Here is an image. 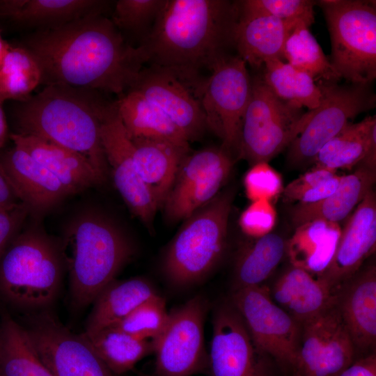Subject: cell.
I'll use <instances>...</instances> for the list:
<instances>
[{
	"instance_id": "23",
	"label": "cell",
	"mask_w": 376,
	"mask_h": 376,
	"mask_svg": "<svg viewBox=\"0 0 376 376\" xmlns=\"http://www.w3.org/2000/svg\"><path fill=\"white\" fill-rule=\"evenodd\" d=\"M10 137L15 146L49 171L68 195L103 182L89 162L72 150L31 135L15 133Z\"/></svg>"
},
{
	"instance_id": "6",
	"label": "cell",
	"mask_w": 376,
	"mask_h": 376,
	"mask_svg": "<svg viewBox=\"0 0 376 376\" xmlns=\"http://www.w3.org/2000/svg\"><path fill=\"white\" fill-rule=\"evenodd\" d=\"M233 194L230 190L219 192L184 220L163 260L172 283L183 286L198 282L219 263L227 245Z\"/></svg>"
},
{
	"instance_id": "42",
	"label": "cell",
	"mask_w": 376,
	"mask_h": 376,
	"mask_svg": "<svg viewBox=\"0 0 376 376\" xmlns=\"http://www.w3.org/2000/svg\"><path fill=\"white\" fill-rule=\"evenodd\" d=\"M246 195L253 202L272 201L283 191L281 175L268 162L252 165L244 178Z\"/></svg>"
},
{
	"instance_id": "34",
	"label": "cell",
	"mask_w": 376,
	"mask_h": 376,
	"mask_svg": "<svg viewBox=\"0 0 376 376\" xmlns=\"http://www.w3.org/2000/svg\"><path fill=\"white\" fill-rule=\"evenodd\" d=\"M85 336L116 376L132 370L140 360L154 352L155 347V342L134 336L113 326Z\"/></svg>"
},
{
	"instance_id": "4",
	"label": "cell",
	"mask_w": 376,
	"mask_h": 376,
	"mask_svg": "<svg viewBox=\"0 0 376 376\" xmlns=\"http://www.w3.org/2000/svg\"><path fill=\"white\" fill-rule=\"evenodd\" d=\"M69 272L73 305L84 308L113 280L133 254L123 233L93 213L77 217L67 229L61 248Z\"/></svg>"
},
{
	"instance_id": "19",
	"label": "cell",
	"mask_w": 376,
	"mask_h": 376,
	"mask_svg": "<svg viewBox=\"0 0 376 376\" xmlns=\"http://www.w3.org/2000/svg\"><path fill=\"white\" fill-rule=\"evenodd\" d=\"M334 302L353 343L357 358L375 353L376 267H361L334 290Z\"/></svg>"
},
{
	"instance_id": "31",
	"label": "cell",
	"mask_w": 376,
	"mask_h": 376,
	"mask_svg": "<svg viewBox=\"0 0 376 376\" xmlns=\"http://www.w3.org/2000/svg\"><path fill=\"white\" fill-rule=\"evenodd\" d=\"M286 245L274 233L244 242L235 258L233 290L264 285L286 256Z\"/></svg>"
},
{
	"instance_id": "39",
	"label": "cell",
	"mask_w": 376,
	"mask_h": 376,
	"mask_svg": "<svg viewBox=\"0 0 376 376\" xmlns=\"http://www.w3.org/2000/svg\"><path fill=\"white\" fill-rule=\"evenodd\" d=\"M169 319L166 302L159 295L148 299L123 320L112 325L131 335L156 343Z\"/></svg>"
},
{
	"instance_id": "45",
	"label": "cell",
	"mask_w": 376,
	"mask_h": 376,
	"mask_svg": "<svg viewBox=\"0 0 376 376\" xmlns=\"http://www.w3.org/2000/svg\"><path fill=\"white\" fill-rule=\"evenodd\" d=\"M336 376H376V353L357 359Z\"/></svg>"
},
{
	"instance_id": "24",
	"label": "cell",
	"mask_w": 376,
	"mask_h": 376,
	"mask_svg": "<svg viewBox=\"0 0 376 376\" xmlns=\"http://www.w3.org/2000/svg\"><path fill=\"white\" fill-rule=\"evenodd\" d=\"M268 290L272 300L301 324L334 301V292L321 279L292 265Z\"/></svg>"
},
{
	"instance_id": "1",
	"label": "cell",
	"mask_w": 376,
	"mask_h": 376,
	"mask_svg": "<svg viewBox=\"0 0 376 376\" xmlns=\"http://www.w3.org/2000/svg\"><path fill=\"white\" fill-rule=\"evenodd\" d=\"M38 61L45 86L122 96L136 81L146 63L104 13H94L54 28L37 30L25 45Z\"/></svg>"
},
{
	"instance_id": "43",
	"label": "cell",
	"mask_w": 376,
	"mask_h": 376,
	"mask_svg": "<svg viewBox=\"0 0 376 376\" xmlns=\"http://www.w3.org/2000/svg\"><path fill=\"white\" fill-rule=\"evenodd\" d=\"M276 212L271 201H253L242 214L240 224L242 231L251 238L272 233Z\"/></svg>"
},
{
	"instance_id": "11",
	"label": "cell",
	"mask_w": 376,
	"mask_h": 376,
	"mask_svg": "<svg viewBox=\"0 0 376 376\" xmlns=\"http://www.w3.org/2000/svg\"><path fill=\"white\" fill-rule=\"evenodd\" d=\"M229 301L241 315L259 351L290 375L299 347L301 324L272 300L265 284L233 290Z\"/></svg>"
},
{
	"instance_id": "5",
	"label": "cell",
	"mask_w": 376,
	"mask_h": 376,
	"mask_svg": "<svg viewBox=\"0 0 376 376\" xmlns=\"http://www.w3.org/2000/svg\"><path fill=\"white\" fill-rule=\"evenodd\" d=\"M61 253L43 233H18L0 255V294L22 309L47 307L61 281Z\"/></svg>"
},
{
	"instance_id": "16",
	"label": "cell",
	"mask_w": 376,
	"mask_h": 376,
	"mask_svg": "<svg viewBox=\"0 0 376 376\" xmlns=\"http://www.w3.org/2000/svg\"><path fill=\"white\" fill-rule=\"evenodd\" d=\"M212 322L210 376H273V361L256 347L229 300L217 308Z\"/></svg>"
},
{
	"instance_id": "7",
	"label": "cell",
	"mask_w": 376,
	"mask_h": 376,
	"mask_svg": "<svg viewBox=\"0 0 376 376\" xmlns=\"http://www.w3.org/2000/svg\"><path fill=\"white\" fill-rule=\"evenodd\" d=\"M331 44L329 59L347 83L372 84L376 77V3L320 0Z\"/></svg>"
},
{
	"instance_id": "30",
	"label": "cell",
	"mask_w": 376,
	"mask_h": 376,
	"mask_svg": "<svg viewBox=\"0 0 376 376\" xmlns=\"http://www.w3.org/2000/svg\"><path fill=\"white\" fill-rule=\"evenodd\" d=\"M116 103L130 139H160L189 148L187 137L170 118L136 91H127Z\"/></svg>"
},
{
	"instance_id": "40",
	"label": "cell",
	"mask_w": 376,
	"mask_h": 376,
	"mask_svg": "<svg viewBox=\"0 0 376 376\" xmlns=\"http://www.w3.org/2000/svg\"><path fill=\"white\" fill-rule=\"evenodd\" d=\"M340 178L336 171L314 166L283 189V200L297 204L319 202L336 190Z\"/></svg>"
},
{
	"instance_id": "28",
	"label": "cell",
	"mask_w": 376,
	"mask_h": 376,
	"mask_svg": "<svg viewBox=\"0 0 376 376\" xmlns=\"http://www.w3.org/2000/svg\"><path fill=\"white\" fill-rule=\"evenodd\" d=\"M341 228L338 223L315 220L296 227L287 240L286 256L290 265L315 277L329 267L335 253Z\"/></svg>"
},
{
	"instance_id": "9",
	"label": "cell",
	"mask_w": 376,
	"mask_h": 376,
	"mask_svg": "<svg viewBox=\"0 0 376 376\" xmlns=\"http://www.w3.org/2000/svg\"><path fill=\"white\" fill-rule=\"evenodd\" d=\"M252 90L246 63L228 55L212 70L195 91L207 128L222 140L221 148L238 158L242 121Z\"/></svg>"
},
{
	"instance_id": "20",
	"label": "cell",
	"mask_w": 376,
	"mask_h": 376,
	"mask_svg": "<svg viewBox=\"0 0 376 376\" xmlns=\"http://www.w3.org/2000/svg\"><path fill=\"white\" fill-rule=\"evenodd\" d=\"M375 246L376 196L372 189L349 216L329 267L318 278L334 292L362 267Z\"/></svg>"
},
{
	"instance_id": "44",
	"label": "cell",
	"mask_w": 376,
	"mask_h": 376,
	"mask_svg": "<svg viewBox=\"0 0 376 376\" xmlns=\"http://www.w3.org/2000/svg\"><path fill=\"white\" fill-rule=\"evenodd\" d=\"M30 212V208L22 202L0 207V255L18 234Z\"/></svg>"
},
{
	"instance_id": "46",
	"label": "cell",
	"mask_w": 376,
	"mask_h": 376,
	"mask_svg": "<svg viewBox=\"0 0 376 376\" xmlns=\"http://www.w3.org/2000/svg\"><path fill=\"white\" fill-rule=\"evenodd\" d=\"M21 202L6 175L0 164V207H8Z\"/></svg>"
},
{
	"instance_id": "2",
	"label": "cell",
	"mask_w": 376,
	"mask_h": 376,
	"mask_svg": "<svg viewBox=\"0 0 376 376\" xmlns=\"http://www.w3.org/2000/svg\"><path fill=\"white\" fill-rule=\"evenodd\" d=\"M238 1L166 0L152 29L139 46L146 63L165 70L194 93L234 48Z\"/></svg>"
},
{
	"instance_id": "36",
	"label": "cell",
	"mask_w": 376,
	"mask_h": 376,
	"mask_svg": "<svg viewBox=\"0 0 376 376\" xmlns=\"http://www.w3.org/2000/svg\"><path fill=\"white\" fill-rule=\"evenodd\" d=\"M283 59L315 81L338 82L341 78L309 30L299 21L290 30L283 47Z\"/></svg>"
},
{
	"instance_id": "37",
	"label": "cell",
	"mask_w": 376,
	"mask_h": 376,
	"mask_svg": "<svg viewBox=\"0 0 376 376\" xmlns=\"http://www.w3.org/2000/svg\"><path fill=\"white\" fill-rule=\"evenodd\" d=\"M42 83L40 67L24 47H11L0 68V104L7 100L24 101Z\"/></svg>"
},
{
	"instance_id": "12",
	"label": "cell",
	"mask_w": 376,
	"mask_h": 376,
	"mask_svg": "<svg viewBox=\"0 0 376 376\" xmlns=\"http://www.w3.org/2000/svg\"><path fill=\"white\" fill-rule=\"evenodd\" d=\"M207 300L196 296L169 313L168 324L155 347L154 376H191L207 373L204 345Z\"/></svg>"
},
{
	"instance_id": "32",
	"label": "cell",
	"mask_w": 376,
	"mask_h": 376,
	"mask_svg": "<svg viewBox=\"0 0 376 376\" xmlns=\"http://www.w3.org/2000/svg\"><path fill=\"white\" fill-rule=\"evenodd\" d=\"M376 146V116L349 122L327 142L313 159L315 167L336 171L359 165L368 150Z\"/></svg>"
},
{
	"instance_id": "10",
	"label": "cell",
	"mask_w": 376,
	"mask_h": 376,
	"mask_svg": "<svg viewBox=\"0 0 376 376\" xmlns=\"http://www.w3.org/2000/svg\"><path fill=\"white\" fill-rule=\"evenodd\" d=\"M322 97L320 105L308 111L309 118L301 133L290 144L288 160L295 166L311 164L322 147L349 122L373 109L376 96L371 84L318 81Z\"/></svg>"
},
{
	"instance_id": "18",
	"label": "cell",
	"mask_w": 376,
	"mask_h": 376,
	"mask_svg": "<svg viewBox=\"0 0 376 376\" xmlns=\"http://www.w3.org/2000/svg\"><path fill=\"white\" fill-rule=\"evenodd\" d=\"M130 90L136 91L162 110L189 142L199 139L207 128L203 109L194 92L165 70L152 66L143 68Z\"/></svg>"
},
{
	"instance_id": "33",
	"label": "cell",
	"mask_w": 376,
	"mask_h": 376,
	"mask_svg": "<svg viewBox=\"0 0 376 376\" xmlns=\"http://www.w3.org/2000/svg\"><path fill=\"white\" fill-rule=\"evenodd\" d=\"M1 376H53L40 358L24 327L10 315L0 325Z\"/></svg>"
},
{
	"instance_id": "15",
	"label": "cell",
	"mask_w": 376,
	"mask_h": 376,
	"mask_svg": "<svg viewBox=\"0 0 376 376\" xmlns=\"http://www.w3.org/2000/svg\"><path fill=\"white\" fill-rule=\"evenodd\" d=\"M357 359L353 343L334 301L301 324L290 376H336Z\"/></svg>"
},
{
	"instance_id": "3",
	"label": "cell",
	"mask_w": 376,
	"mask_h": 376,
	"mask_svg": "<svg viewBox=\"0 0 376 376\" xmlns=\"http://www.w3.org/2000/svg\"><path fill=\"white\" fill-rule=\"evenodd\" d=\"M100 92L52 84L22 102L18 134L31 135L84 156L104 182L109 171L100 139L108 102Z\"/></svg>"
},
{
	"instance_id": "22",
	"label": "cell",
	"mask_w": 376,
	"mask_h": 376,
	"mask_svg": "<svg viewBox=\"0 0 376 376\" xmlns=\"http://www.w3.org/2000/svg\"><path fill=\"white\" fill-rule=\"evenodd\" d=\"M0 164L19 200L30 210L42 212L68 195L49 171L15 145L0 157Z\"/></svg>"
},
{
	"instance_id": "48",
	"label": "cell",
	"mask_w": 376,
	"mask_h": 376,
	"mask_svg": "<svg viewBox=\"0 0 376 376\" xmlns=\"http://www.w3.org/2000/svg\"><path fill=\"white\" fill-rule=\"evenodd\" d=\"M9 46L10 45L2 39L0 35V68L6 54V52L9 48Z\"/></svg>"
},
{
	"instance_id": "49",
	"label": "cell",
	"mask_w": 376,
	"mask_h": 376,
	"mask_svg": "<svg viewBox=\"0 0 376 376\" xmlns=\"http://www.w3.org/2000/svg\"><path fill=\"white\" fill-rule=\"evenodd\" d=\"M138 376H154L153 375L147 374L143 372H137Z\"/></svg>"
},
{
	"instance_id": "26",
	"label": "cell",
	"mask_w": 376,
	"mask_h": 376,
	"mask_svg": "<svg viewBox=\"0 0 376 376\" xmlns=\"http://www.w3.org/2000/svg\"><path fill=\"white\" fill-rule=\"evenodd\" d=\"M108 4L100 0H9L0 1V11L21 25L42 30L104 13Z\"/></svg>"
},
{
	"instance_id": "50",
	"label": "cell",
	"mask_w": 376,
	"mask_h": 376,
	"mask_svg": "<svg viewBox=\"0 0 376 376\" xmlns=\"http://www.w3.org/2000/svg\"><path fill=\"white\" fill-rule=\"evenodd\" d=\"M1 376V375H0Z\"/></svg>"
},
{
	"instance_id": "8",
	"label": "cell",
	"mask_w": 376,
	"mask_h": 376,
	"mask_svg": "<svg viewBox=\"0 0 376 376\" xmlns=\"http://www.w3.org/2000/svg\"><path fill=\"white\" fill-rule=\"evenodd\" d=\"M251 81V95L242 121L238 158L252 166L268 162L288 147L304 130L309 113L276 96L260 74Z\"/></svg>"
},
{
	"instance_id": "21",
	"label": "cell",
	"mask_w": 376,
	"mask_h": 376,
	"mask_svg": "<svg viewBox=\"0 0 376 376\" xmlns=\"http://www.w3.org/2000/svg\"><path fill=\"white\" fill-rule=\"evenodd\" d=\"M299 21H285L265 13L243 10L239 6L234 31L237 54L256 70L269 60L284 61L285 40Z\"/></svg>"
},
{
	"instance_id": "14",
	"label": "cell",
	"mask_w": 376,
	"mask_h": 376,
	"mask_svg": "<svg viewBox=\"0 0 376 376\" xmlns=\"http://www.w3.org/2000/svg\"><path fill=\"white\" fill-rule=\"evenodd\" d=\"M233 164V157L221 147L189 152L163 204L166 220L184 221L212 200L227 181Z\"/></svg>"
},
{
	"instance_id": "47",
	"label": "cell",
	"mask_w": 376,
	"mask_h": 376,
	"mask_svg": "<svg viewBox=\"0 0 376 376\" xmlns=\"http://www.w3.org/2000/svg\"><path fill=\"white\" fill-rule=\"evenodd\" d=\"M8 137V127L3 110L0 104V148H1Z\"/></svg>"
},
{
	"instance_id": "38",
	"label": "cell",
	"mask_w": 376,
	"mask_h": 376,
	"mask_svg": "<svg viewBox=\"0 0 376 376\" xmlns=\"http://www.w3.org/2000/svg\"><path fill=\"white\" fill-rule=\"evenodd\" d=\"M166 0H118L111 19L122 35L134 34L140 46L150 34Z\"/></svg>"
},
{
	"instance_id": "27",
	"label": "cell",
	"mask_w": 376,
	"mask_h": 376,
	"mask_svg": "<svg viewBox=\"0 0 376 376\" xmlns=\"http://www.w3.org/2000/svg\"><path fill=\"white\" fill-rule=\"evenodd\" d=\"M375 179V171L363 166L341 175L338 188L326 198L311 204H296L291 212L294 224L297 227L315 220L339 224L373 189Z\"/></svg>"
},
{
	"instance_id": "41",
	"label": "cell",
	"mask_w": 376,
	"mask_h": 376,
	"mask_svg": "<svg viewBox=\"0 0 376 376\" xmlns=\"http://www.w3.org/2000/svg\"><path fill=\"white\" fill-rule=\"evenodd\" d=\"M311 0H244L239 1L241 10L265 13L285 21L300 20L308 26L314 23Z\"/></svg>"
},
{
	"instance_id": "35",
	"label": "cell",
	"mask_w": 376,
	"mask_h": 376,
	"mask_svg": "<svg viewBox=\"0 0 376 376\" xmlns=\"http://www.w3.org/2000/svg\"><path fill=\"white\" fill-rule=\"evenodd\" d=\"M262 69L261 78L279 98L305 107L308 111L320 105L321 90L307 73L279 59L266 61Z\"/></svg>"
},
{
	"instance_id": "29",
	"label": "cell",
	"mask_w": 376,
	"mask_h": 376,
	"mask_svg": "<svg viewBox=\"0 0 376 376\" xmlns=\"http://www.w3.org/2000/svg\"><path fill=\"white\" fill-rule=\"evenodd\" d=\"M156 295L152 285L144 279L113 280L94 300L84 334L91 336L116 324Z\"/></svg>"
},
{
	"instance_id": "13",
	"label": "cell",
	"mask_w": 376,
	"mask_h": 376,
	"mask_svg": "<svg viewBox=\"0 0 376 376\" xmlns=\"http://www.w3.org/2000/svg\"><path fill=\"white\" fill-rule=\"evenodd\" d=\"M25 328L53 376H116L84 334L73 333L52 313L42 311L31 315Z\"/></svg>"
},
{
	"instance_id": "25",
	"label": "cell",
	"mask_w": 376,
	"mask_h": 376,
	"mask_svg": "<svg viewBox=\"0 0 376 376\" xmlns=\"http://www.w3.org/2000/svg\"><path fill=\"white\" fill-rule=\"evenodd\" d=\"M131 140L138 172L158 207H162L179 167L190 148L160 139Z\"/></svg>"
},
{
	"instance_id": "17",
	"label": "cell",
	"mask_w": 376,
	"mask_h": 376,
	"mask_svg": "<svg viewBox=\"0 0 376 376\" xmlns=\"http://www.w3.org/2000/svg\"><path fill=\"white\" fill-rule=\"evenodd\" d=\"M100 139L116 188L132 213L151 228L159 207L138 172L134 145L120 118L116 102H109L104 111Z\"/></svg>"
}]
</instances>
